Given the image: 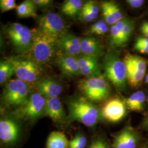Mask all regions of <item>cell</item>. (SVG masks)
Returning <instances> with one entry per match:
<instances>
[{
  "label": "cell",
  "mask_w": 148,
  "mask_h": 148,
  "mask_svg": "<svg viewBox=\"0 0 148 148\" xmlns=\"http://www.w3.org/2000/svg\"><path fill=\"white\" fill-rule=\"evenodd\" d=\"M32 32V43L29 51L30 59L39 65L49 63L58 53L57 39L45 34L38 28Z\"/></svg>",
  "instance_id": "6da1fadb"
},
{
  "label": "cell",
  "mask_w": 148,
  "mask_h": 148,
  "mask_svg": "<svg viewBox=\"0 0 148 148\" xmlns=\"http://www.w3.org/2000/svg\"><path fill=\"white\" fill-rule=\"evenodd\" d=\"M68 109L67 121H79L86 126H95L99 117V110L85 97H76L66 101Z\"/></svg>",
  "instance_id": "7a4b0ae2"
},
{
  "label": "cell",
  "mask_w": 148,
  "mask_h": 148,
  "mask_svg": "<svg viewBox=\"0 0 148 148\" xmlns=\"http://www.w3.org/2000/svg\"><path fill=\"white\" fill-rule=\"evenodd\" d=\"M103 69L104 77L110 81L117 90H125L127 88V69L116 51L111 50L103 59Z\"/></svg>",
  "instance_id": "3957f363"
},
{
  "label": "cell",
  "mask_w": 148,
  "mask_h": 148,
  "mask_svg": "<svg viewBox=\"0 0 148 148\" xmlns=\"http://www.w3.org/2000/svg\"><path fill=\"white\" fill-rule=\"evenodd\" d=\"M78 87L85 98L92 101H101L109 95L110 88L103 76L86 77L79 80Z\"/></svg>",
  "instance_id": "277c9868"
},
{
  "label": "cell",
  "mask_w": 148,
  "mask_h": 148,
  "mask_svg": "<svg viewBox=\"0 0 148 148\" xmlns=\"http://www.w3.org/2000/svg\"><path fill=\"white\" fill-rule=\"evenodd\" d=\"M5 33L16 52H29L32 43V30L21 23H14L7 25L5 29Z\"/></svg>",
  "instance_id": "5b68a950"
},
{
  "label": "cell",
  "mask_w": 148,
  "mask_h": 148,
  "mask_svg": "<svg viewBox=\"0 0 148 148\" xmlns=\"http://www.w3.org/2000/svg\"><path fill=\"white\" fill-rule=\"evenodd\" d=\"M12 64L17 79L25 83H36L42 74L41 65L30 59L11 57L8 59Z\"/></svg>",
  "instance_id": "8992f818"
},
{
  "label": "cell",
  "mask_w": 148,
  "mask_h": 148,
  "mask_svg": "<svg viewBox=\"0 0 148 148\" xmlns=\"http://www.w3.org/2000/svg\"><path fill=\"white\" fill-rule=\"evenodd\" d=\"M2 99L6 106H19L24 105L28 99L27 83L21 79H10L5 84Z\"/></svg>",
  "instance_id": "52a82bcc"
},
{
  "label": "cell",
  "mask_w": 148,
  "mask_h": 148,
  "mask_svg": "<svg viewBox=\"0 0 148 148\" xmlns=\"http://www.w3.org/2000/svg\"><path fill=\"white\" fill-rule=\"evenodd\" d=\"M46 98L38 92L34 93L27 102L16 112V116L30 120H36L45 114Z\"/></svg>",
  "instance_id": "ba28073f"
},
{
  "label": "cell",
  "mask_w": 148,
  "mask_h": 148,
  "mask_svg": "<svg viewBox=\"0 0 148 148\" xmlns=\"http://www.w3.org/2000/svg\"><path fill=\"white\" fill-rule=\"evenodd\" d=\"M38 26L43 32L57 40L68 33L62 18L53 12H48L42 16L38 21Z\"/></svg>",
  "instance_id": "9c48e42d"
},
{
  "label": "cell",
  "mask_w": 148,
  "mask_h": 148,
  "mask_svg": "<svg viewBox=\"0 0 148 148\" xmlns=\"http://www.w3.org/2000/svg\"><path fill=\"white\" fill-rule=\"evenodd\" d=\"M127 69V80L132 87H136L142 82L145 76L147 62L141 57L127 54L123 59Z\"/></svg>",
  "instance_id": "30bf717a"
},
{
  "label": "cell",
  "mask_w": 148,
  "mask_h": 148,
  "mask_svg": "<svg viewBox=\"0 0 148 148\" xmlns=\"http://www.w3.org/2000/svg\"><path fill=\"white\" fill-rule=\"evenodd\" d=\"M125 103L118 98H112L106 102L101 109V115L108 121L117 122L124 117L126 113Z\"/></svg>",
  "instance_id": "8fae6325"
},
{
  "label": "cell",
  "mask_w": 148,
  "mask_h": 148,
  "mask_svg": "<svg viewBox=\"0 0 148 148\" xmlns=\"http://www.w3.org/2000/svg\"><path fill=\"white\" fill-rule=\"evenodd\" d=\"M20 134L19 125L16 120L10 118H5L0 121V140L5 145L16 143Z\"/></svg>",
  "instance_id": "7c38bea8"
},
{
  "label": "cell",
  "mask_w": 148,
  "mask_h": 148,
  "mask_svg": "<svg viewBox=\"0 0 148 148\" xmlns=\"http://www.w3.org/2000/svg\"><path fill=\"white\" fill-rule=\"evenodd\" d=\"M80 73L87 77L101 76L98 58L86 55L77 57Z\"/></svg>",
  "instance_id": "4fadbf2b"
},
{
  "label": "cell",
  "mask_w": 148,
  "mask_h": 148,
  "mask_svg": "<svg viewBox=\"0 0 148 148\" xmlns=\"http://www.w3.org/2000/svg\"><path fill=\"white\" fill-rule=\"evenodd\" d=\"M35 86L37 92L46 99L58 97L63 90L62 86L58 82L50 78L40 79L35 84Z\"/></svg>",
  "instance_id": "5bb4252c"
},
{
  "label": "cell",
  "mask_w": 148,
  "mask_h": 148,
  "mask_svg": "<svg viewBox=\"0 0 148 148\" xmlns=\"http://www.w3.org/2000/svg\"><path fill=\"white\" fill-rule=\"evenodd\" d=\"M80 40L73 34L68 32L57 40V45L64 53L75 57H79L81 53Z\"/></svg>",
  "instance_id": "9a60e30c"
},
{
  "label": "cell",
  "mask_w": 148,
  "mask_h": 148,
  "mask_svg": "<svg viewBox=\"0 0 148 148\" xmlns=\"http://www.w3.org/2000/svg\"><path fill=\"white\" fill-rule=\"evenodd\" d=\"M45 114L56 123H62L67 120L62 103L58 97L46 99Z\"/></svg>",
  "instance_id": "2e32d148"
},
{
  "label": "cell",
  "mask_w": 148,
  "mask_h": 148,
  "mask_svg": "<svg viewBox=\"0 0 148 148\" xmlns=\"http://www.w3.org/2000/svg\"><path fill=\"white\" fill-rule=\"evenodd\" d=\"M57 63L62 73L67 76H73L81 74L77 57L61 53L57 56Z\"/></svg>",
  "instance_id": "e0dca14e"
},
{
  "label": "cell",
  "mask_w": 148,
  "mask_h": 148,
  "mask_svg": "<svg viewBox=\"0 0 148 148\" xmlns=\"http://www.w3.org/2000/svg\"><path fill=\"white\" fill-rule=\"evenodd\" d=\"M137 137L131 128L127 127L119 133L115 138L114 148H136Z\"/></svg>",
  "instance_id": "ac0fdd59"
},
{
  "label": "cell",
  "mask_w": 148,
  "mask_h": 148,
  "mask_svg": "<svg viewBox=\"0 0 148 148\" xmlns=\"http://www.w3.org/2000/svg\"><path fill=\"white\" fill-rule=\"evenodd\" d=\"M80 47L83 55L98 58L103 54V49L101 43L93 37L87 36L81 38Z\"/></svg>",
  "instance_id": "d6986e66"
},
{
  "label": "cell",
  "mask_w": 148,
  "mask_h": 148,
  "mask_svg": "<svg viewBox=\"0 0 148 148\" xmlns=\"http://www.w3.org/2000/svg\"><path fill=\"white\" fill-rule=\"evenodd\" d=\"M69 143L63 132L54 131L48 137L46 148H69Z\"/></svg>",
  "instance_id": "ffe728a7"
},
{
  "label": "cell",
  "mask_w": 148,
  "mask_h": 148,
  "mask_svg": "<svg viewBox=\"0 0 148 148\" xmlns=\"http://www.w3.org/2000/svg\"><path fill=\"white\" fill-rule=\"evenodd\" d=\"M145 95L142 90H138L130 95L126 101V106L132 111H141L144 108Z\"/></svg>",
  "instance_id": "44dd1931"
},
{
  "label": "cell",
  "mask_w": 148,
  "mask_h": 148,
  "mask_svg": "<svg viewBox=\"0 0 148 148\" xmlns=\"http://www.w3.org/2000/svg\"><path fill=\"white\" fill-rule=\"evenodd\" d=\"M16 12L20 18L35 17L36 16V5L33 1H24L19 5H17Z\"/></svg>",
  "instance_id": "7402d4cb"
},
{
  "label": "cell",
  "mask_w": 148,
  "mask_h": 148,
  "mask_svg": "<svg viewBox=\"0 0 148 148\" xmlns=\"http://www.w3.org/2000/svg\"><path fill=\"white\" fill-rule=\"evenodd\" d=\"M83 5L81 0L66 1L62 5V12L67 16L74 17L81 12Z\"/></svg>",
  "instance_id": "603a6c76"
},
{
  "label": "cell",
  "mask_w": 148,
  "mask_h": 148,
  "mask_svg": "<svg viewBox=\"0 0 148 148\" xmlns=\"http://www.w3.org/2000/svg\"><path fill=\"white\" fill-rule=\"evenodd\" d=\"M134 28V22L127 18V21L122 29L120 35L117 43L116 47H121L125 45L128 41Z\"/></svg>",
  "instance_id": "cb8c5ba5"
},
{
  "label": "cell",
  "mask_w": 148,
  "mask_h": 148,
  "mask_svg": "<svg viewBox=\"0 0 148 148\" xmlns=\"http://www.w3.org/2000/svg\"><path fill=\"white\" fill-rule=\"evenodd\" d=\"M14 74V70L11 62L7 59L1 60L0 62V84H3L7 81L13 74Z\"/></svg>",
  "instance_id": "d4e9b609"
},
{
  "label": "cell",
  "mask_w": 148,
  "mask_h": 148,
  "mask_svg": "<svg viewBox=\"0 0 148 148\" xmlns=\"http://www.w3.org/2000/svg\"><path fill=\"white\" fill-rule=\"evenodd\" d=\"M127 20V18H124L121 21L117 22L114 25H112L109 36V43L112 47H116L117 43L120 35L122 29Z\"/></svg>",
  "instance_id": "484cf974"
},
{
  "label": "cell",
  "mask_w": 148,
  "mask_h": 148,
  "mask_svg": "<svg viewBox=\"0 0 148 148\" xmlns=\"http://www.w3.org/2000/svg\"><path fill=\"white\" fill-rule=\"evenodd\" d=\"M106 7L108 8L110 13L112 16L114 18V19L116 22L121 21L123 18V15L119 7L112 1H103Z\"/></svg>",
  "instance_id": "4316f807"
},
{
  "label": "cell",
  "mask_w": 148,
  "mask_h": 148,
  "mask_svg": "<svg viewBox=\"0 0 148 148\" xmlns=\"http://www.w3.org/2000/svg\"><path fill=\"white\" fill-rule=\"evenodd\" d=\"M133 47L136 51L148 54V38L144 36L138 37Z\"/></svg>",
  "instance_id": "83f0119b"
},
{
  "label": "cell",
  "mask_w": 148,
  "mask_h": 148,
  "mask_svg": "<svg viewBox=\"0 0 148 148\" xmlns=\"http://www.w3.org/2000/svg\"><path fill=\"white\" fill-rule=\"evenodd\" d=\"M83 7L88 12L90 16H92V17L94 19H95L98 17V12H99V7L95 1H88L85 3V4L83 5Z\"/></svg>",
  "instance_id": "f1b7e54d"
},
{
  "label": "cell",
  "mask_w": 148,
  "mask_h": 148,
  "mask_svg": "<svg viewBox=\"0 0 148 148\" xmlns=\"http://www.w3.org/2000/svg\"><path fill=\"white\" fill-rule=\"evenodd\" d=\"M101 11L103 13V15L104 16V21H105V22L106 24L113 25L116 23H117L116 21L114 19V18L111 16L108 8L106 7V5L104 4V2H102V3L101 4Z\"/></svg>",
  "instance_id": "f546056e"
},
{
  "label": "cell",
  "mask_w": 148,
  "mask_h": 148,
  "mask_svg": "<svg viewBox=\"0 0 148 148\" xmlns=\"http://www.w3.org/2000/svg\"><path fill=\"white\" fill-rule=\"evenodd\" d=\"M17 5H16L15 0H1L0 1V8L1 11L3 13L16 8Z\"/></svg>",
  "instance_id": "4dcf8cb0"
},
{
  "label": "cell",
  "mask_w": 148,
  "mask_h": 148,
  "mask_svg": "<svg viewBox=\"0 0 148 148\" xmlns=\"http://www.w3.org/2000/svg\"><path fill=\"white\" fill-rule=\"evenodd\" d=\"M79 16L82 21L87 23L90 22L94 20V19L90 16L88 12L84 7H82V8L79 13Z\"/></svg>",
  "instance_id": "1f68e13d"
},
{
  "label": "cell",
  "mask_w": 148,
  "mask_h": 148,
  "mask_svg": "<svg viewBox=\"0 0 148 148\" xmlns=\"http://www.w3.org/2000/svg\"><path fill=\"white\" fill-rule=\"evenodd\" d=\"M73 140L80 148H85L87 143V139L82 135L76 136L74 138Z\"/></svg>",
  "instance_id": "d6a6232c"
},
{
  "label": "cell",
  "mask_w": 148,
  "mask_h": 148,
  "mask_svg": "<svg viewBox=\"0 0 148 148\" xmlns=\"http://www.w3.org/2000/svg\"><path fill=\"white\" fill-rule=\"evenodd\" d=\"M106 23L105 21H103L101 20L97 21L90 27V32L92 34H95V33L98 32Z\"/></svg>",
  "instance_id": "836d02e7"
},
{
  "label": "cell",
  "mask_w": 148,
  "mask_h": 148,
  "mask_svg": "<svg viewBox=\"0 0 148 148\" xmlns=\"http://www.w3.org/2000/svg\"><path fill=\"white\" fill-rule=\"evenodd\" d=\"M126 3L134 8H140L144 3V0H127Z\"/></svg>",
  "instance_id": "e575fe53"
},
{
  "label": "cell",
  "mask_w": 148,
  "mask_h": 148,
  "mask_svg": "<svg viewBox=\"0 0 148 148\" xmlns=\"http://www.w3.org/2000/svg\"><path fill=\"white\" fill-rule=\"evenodd\" d=\"M140 31L144 36L148 38V21H144L140 27Z\"/></svg>",
  "instance_id": "d590c367"
},
{
  "label": "cell",
  "mask_w": 148,
  "mask_h": 148,
  "mask_svg": "<svg viewBox=\"0 0 148 148\" xmlns=\"http://www.w3.org/2000/svg\"><path fill=\"white\" fill-rule=\"evenodd\" d=\"M33 2L36 5L43 7V6H47L50 5L51 3H52L53 1L50 0H33Z\"/></svg>",
  "instance_id": "8d00e7d4"
},
{
  "label": "cell",
  "mask_w": 148,
  "mask_h": 148,
  "mask_svg": "<svg viewBox=\"0 0 148 148\" xmlns=\"http://www.w3.org/2000/svg\"><path fill=\"white\" fill-rule=\"evenodd\" d=\"M97 146L98 148H108L106 143L101 140H97Z\"/></svg>",
  "instance_id": "74e56055"
},
{
  "label": "cell",
  "mask_w": 148,
  "mask_h": 148,
  "mask_svg": "<svg viewBox=\"0 0 148 148\" xmlns=\"http://www.w3.org/2000/svg\"><path fill=\"white\" fill-rule=\"evenodd\" d=\"M69 148H80L77 145V144L75 142L74 140L73 139L70 143H69Z\"/></svg>",
  "instance_id": "f35d334b"
},
{
  "label": "cell",
  "mask_w": 148,
  "mask_h": 148,
  "mask_svg": "<svg viewBox=\"0 0 148 148\" xmlns=\"http://www.w3.org/2000/svg\"><path fill=\"white\" fill-rule=\"evenodd\" d=\"M98 148L97 140H95L94 142H93L92 144L90 145V148Z\"/></svg>",
  "instance_id": "ab89813d"
},
{
  "label": "cell",
  "mask_w": 148,
  "mask_h": 148,
  "mask_svg": "<svg viewBox=\"0 0 148 148\" xmlns=\"http://www.w3.org/2000/svg\"><path fill=\"white\" fill-rule=\"evenodd\" d=\"M144 125H145V126L146 127H148V115H147V116L145 120V121H144Z\"/></svg>",
  "instance_id": "60d3db41"
},
{
  "label": "cell",
  "mask_w": 148,
  "mask_h": 148,
  "mask_svg": "<svg viewBox=\"0 0 148 148\" xmlns=\"http://www.w3.org/2000/svg\"><path fill=\"white\" fill-rule=\"evenodd\" d=\"M145 82L148 84V74L147 75V76H145Z\"/></svg>",
  "instance_id": "b9f144b4"
},
{
  "label": "cell",
  "mask_w": 148,
  "mask_h": 148,
  "mask_svg": "<svg viewBox=\"0 0 148 148\" xmlns=\"http://www.w3.org/2000/svg\"></svg>",
  "instance_id": "7bdbcfd3"
}]
</instances>
